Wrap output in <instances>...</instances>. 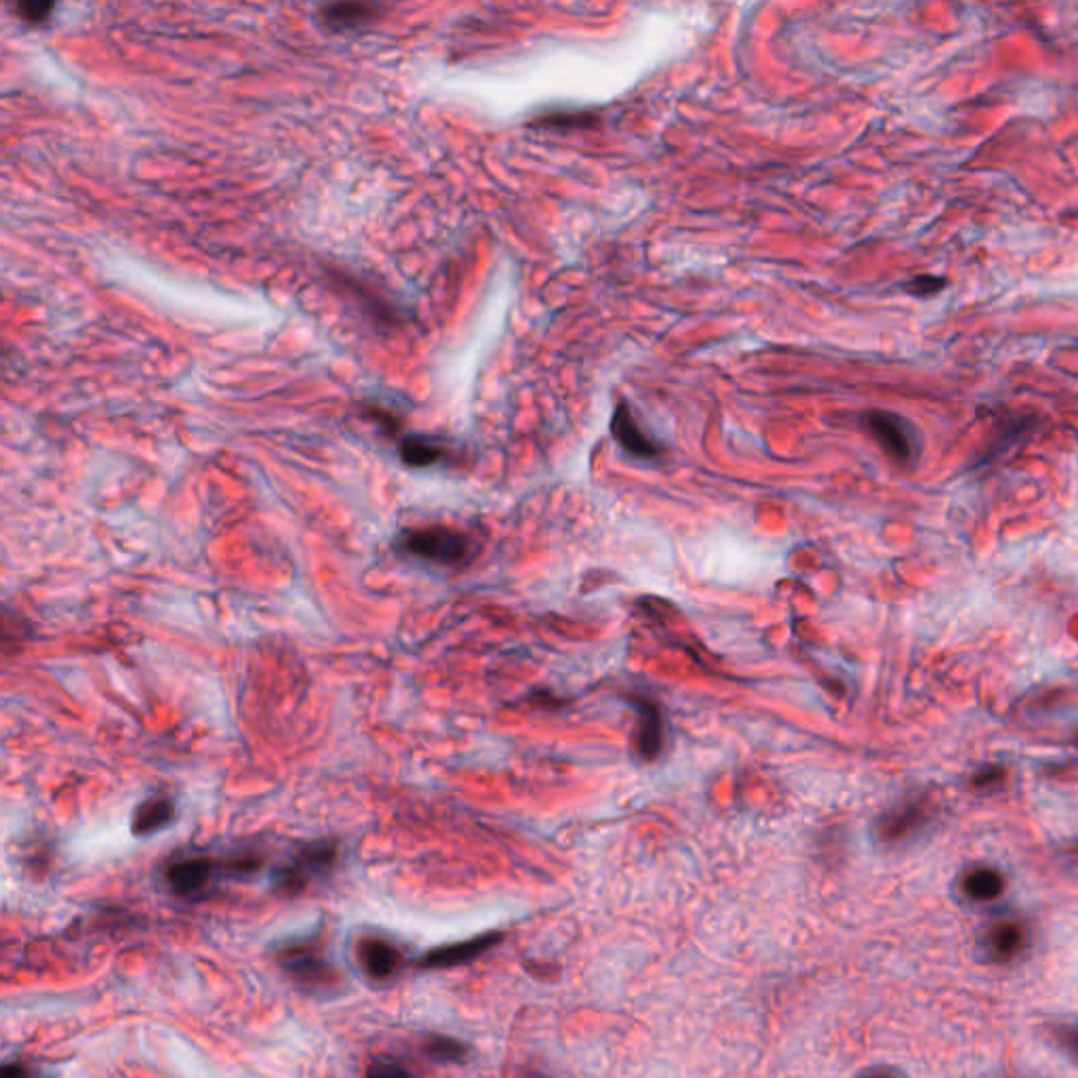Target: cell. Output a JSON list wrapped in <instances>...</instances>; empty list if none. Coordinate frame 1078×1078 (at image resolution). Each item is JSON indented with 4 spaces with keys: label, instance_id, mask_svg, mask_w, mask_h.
Instances as JSON below:
<instances>
[{
    "label": "cell",
    "instance_id": "obj_1",
    "mask_svg": "<svg viewBox=\"0 0 1078 1078\" xmlns=\"http://www.w3.org/2000/svg\"><path fill=\"white\" fill-rule=\"evenodd\" d=\"M398 548L427 563L454 567L472 559V541L468 536L449 527H422L405 529L398 539Z\"/></svg>",
    "mask_w": 1078,
    "mask_h": 1078
},
{
    "label": "cell",
    "instance_id": "obj_2",
    "mask_svg": "<svg viewBox=\"0 0 1078 1078\" xmlns=\"http://www.w3.org/2000/svg\"><path fill=\"white\" fill-rule=\"evenodd\" d=\"M338 857V845L333 841H316L304 845L283 866L272 875L274 889L283 895L302 893L314 879L325 875Z\"/></svg>",
    "mask_w": 1078,
    "mask_h": 1078
},
{
    "label": "cell",
    "instance_id": "obj_3",
    "mask_svg": "<svg viewBox=\"0 0 1078 1078\" xmlns=\"http://www.w3.org/2000/svg\"><path fill=\"white\" fill-rule=\"evenodd\" d=\"M864 426L875 436V441L898 464H910L918 454V436L904 418L889 411H868L864 415Z\"/></svg>",
    "mask_w": 1078,
    "mask_h": 1078
},
{
    "label": "cell",
    "instance_id": "obj_4",
    "mask_svg": "<svg viewBox=\"0 0 1078 1078\" xmlns=\"http://www.w3.org/2000/svg\"><path fill=\"white\" fill-rule=\"evenodd\" d=\"M279 961L304 988H325L338 977L316 944H289L279 954Z\"/></svg>",
    "mask_w": 1078,
    "mask_h": 1078
},
{
    "label": "cell",
    "instance_id": "obj_5",
    "mask_svg": "<svg viewBox=\"0 0 1078 1078\" xmlns=\"http://www.w3.org/2000/svg\"><path fill=\"white\" fill-rule=\"evenodd\" d=\"M218 870V864L209 857H184L173 862L167 868V882L171 891L179 898H197L200 895L209 882L213 879Z\"/></svg>",
    "mask_w": 1078,
    "mask_h": 1078
},
{
    "label": "cell",
    "instance_id": "obj_6",
    "mask_svg": "<svg viewBox=\"0 0 1078 1078\" xmlns=\"http://www.w3.org/2000/svg\"><path fill=\"white\" fill-rule=\"evenodd\" d=\"M632 708L638 714L636 734H634V752L643 761H655L664 750V716L657 704L645 698L630 700Z\"/></svg>",
    "mask_w": 1078,
    "mask_h": 1078
},
{
    "label": "cell",
    "instance_id": "obj_7",
    "mask_svg": "<svg viewBox=\"0 0 1078 1078\" xmlns=\"http://www.w3.org/2000/svg\"><path fill=\"white\" fill-rule=\"evenodd\" d=\"M500 939H502L500 934H487V936L474 937L468 941L434 948L420 961V966H424V969H449V966L470 963V961L484 954L489 948H493Z\"/></svg>",
    "mask_w": 1078,
    "mask_h": 1078
},
{
    "label": "cell",
    "instance_id": "obj_8",
    "mask_svg": "<svg viewBox=\"0 0 1078 1078\" xmlns=\"http://www.w3.org/2000/svg\"><path fill=\"white\" fill-rule=\"evenodd\" d=\"M611 432L613 438L622 445V449L634 457L641 459H655L661 455V445H657L652 436H647L636 420L632 418L630 409L625 405H618L613 420H611Z\"/></svg>",
    "mask_w": 1078,
    "mask_h": 1078
},
{
    "label": "cell",
    "instance_id": "obj_9",
    "mask_svg": "<svg viewBox=\"0 0 1078 1078\" xmlns=\"http://www.w3.org/2000/svg\"><path fill=\"white\" fill-rule=\"evenodd\" d=\"M925 822H927V809L923 807V802L900 805L880 818L877 823V839L887 845L900 843L909 839L910 834H914Z\"/></svg>",
    "mask_w": 1078,
    "mask_h": 1078
},
{
    "label": "cell",
    "instance_id": "obj_10",
    "mask_svg": "<svg viewBox=\"0 0 1078 1078\" xmlns=\"http://www.w3.org/2000/svg\"><path fill=\"white\" fill-rule=\"evenodd\" d=\"M386 7L363 0H340L320 7L318 17L325 26L331 30L356 28L361 24H370Z\"/></svg>",
    "mask_w": 1078,
    "mask_h": 1078
},
{
    "label": "cell",
    "instance_id": "obj_11",
    "mask_svg": "<svg viewBox=\"0 0 1078 1078\" xmlns=\"http://www.w3.org/2000/svg\"><path fill=\"white\" fill-rule=\"evenodd\" d=\"M359 961L373 980H388L397 973L402 954L395 944L379 937H367L359 946Z\"/></svg>",
    "mask_w": 1078,
    "mask_h": 1078
},
{
    "label": "cell",
    "instance_id": "obj_12",
    "mask_svg": "<svg viewBox=\"0 0 1078 1078\" xmlns=\"http://www.w3.org/2000/svg\"><path fill=\"white\" fill-rule=\"evenodd\" d=\"M1026 941H1028V934H1026L1022 923L1000 921L986 934L984 948L994 961H1011L1026 948Z\"/></svg>",
    "mask_w": 1078,
    "mask_h": 1078
},
{
    "label": "cell",
    "instance_id": "obj_13",
    "mask_svg": "<svg viewBox=\"0 0 1078 1078\" xmlns=\"http://www.w3.org/2000/svg\"><path fill=\"white\" fill-rule=\"evenodd\" d=\"M175 818V802L165 796L159 798H148L136 811L131 820V832L133 836H150L165 825H169Z\"/></svg>",
    "mask_w": 1078,
    "mask_h": 1078
},
{
    "label": "cell",
    "instance_id": "obj_14",
    "mask_svg": "<svg viewBox=\"0 0 1078 1078\" xmlns=\"http://www.w3.org/2000/svg\"><path fill=\"white\" fill-rule=\"evenodd\" d=\"M398 454L411 468H427L438 464L447 455V449L427 436H405L398 445Z\"/></svg>",
    "mask_w": 1078,
    "mask_h": 1078
},
{
    "label": "cell",
    "instance_id": "obj_15",
    "mask_svg": "<svg viewBox=\"0 0 1078 1078\" xmlns=\"http://www.w3.org/2000/svg\"><path fill=\"white\" fill-rule=\"evenodd\" d=\"M963 891L975 902H993L1005 891V879L994 868H975L966 872Z\"/></svg>",
    "mask_w": 1078,
    "mask_h": 1078
},
{
    "label": "cell",
    "instance_id": "obj_16",
    "mask_svg": "<svg viewBox=\"0 0 1078 1078\" xmlns=\"http://www.w3.org/2000/svg\"><path fill=\"white\" fill-rule=\"evenodd\" d=\"M595 122V114L584 113V110H575V113H569V110L548 113L539 116L538 120H536V125H539V127H552V129H586V127H593Z\"/></svg>",
    "mask_w": 1078,
    "mask_h": 1078
},
{
    "label": "cell",
    "instance_id": "obj_17",
    "mask_svg": "<svg viewBox=\"0 0 1078 1078\" xmlns=\"http://www.w3.org/2000/svg\"><path fill=\"white\" fill-rule=\"evenodd\" d=\"M424 1050L436 1062H459L468 1053L461 1043H457L454 1039H447V1036H432Z\"/></svg>",
    "mask_w": 1078,
    "mask_h": 1078
},
{
    "label": "cell",
    "instance_id": "obj_18",
    "mask_svg": "<svg viewBox=\"0 0 1078 1078\" xmlns=\"http://www.w3.org/2000/svg\"><path fill=\"white\" fill-rule=\"evenodd\" d=\"M946 284V279H939V277H931V274H923V277H916L912 279L906 289L910 293L918 295V297H927V295H936Z\"/></svg>",
    "mask_w": 1078,
    "mask_h": 1078
},
{
    "label": "cell",
    "instance_id": "obj_19",
    "mask_svg": "<svg viewBox=\"0 0 1078 1078\" xmlns=\"http://www.w3.org/2000/svg\"><path fill=\"white\" fill-rule=\"evenodd\" d=\"M367 1078H413L407 1068L397 1062H373L367 1070Z\"/></svg>",
    "mask_w": 1078,
    "mask_h": 1078
},
{
    "label": "cell",
    "instance_id": "obj_20",
    "mask_svg": "<svg viewBox=\"0 0 1078 1078\" xmlns=\"http://www.w3.org/2000/svg\"><path fill=\"white\" fill-rule=\"evenodd\" d=\"M17 7H20V13H22L24 20L36 24V22L45 20L51 13L54 2H45V0H22Z\"/></svg>",
    "mask_w": 1078,
    "mask_h": 1078
},
{
    "label": "cell",
    "instance_id": "obj_21",
    "mask_svg": "<svg viewBox=\"0 0 1078 1078\" xmlns=\"http://www.w3.org/2000/svg\"><path fill=\"white\" fill-rule=\"evenodd\" d=\"M1059 1043L1070 1051L1073 1055L1078 1057V1026H1073V1028H1064L1059 1032Z\"/></svg>",
    "mask_w": 1078,
    "mask_h": 1078
},
{
    "label": "cell",
    "instance_id": "obj_22",
    "mask_svg": "<svg viewBox=\"0 0 1078 1078\" xmlns=\"http://www.w3.org/2000/svg\"><path fill=\"white\" fill-rule=\"evenodd\" d=\"M0 1078H34V1075L22 1064H7L2 1068V1077Z\"/></svg>",
    "mask_w": 1078,
    "mask_h": 1078
},
{
    "label": "cell",
    "instance_id": "obj_23",
    "mask_svg": "<svg viewBox=\"0 0 1078 1078\" xmlns=\"http://www.w3.org/2000/svg\"><path fill=\"white\" fill-rule=\"evenodd\" d=\"M996 777H1000V769H984L975 775V786H991L996 782Z\"/></svg>",
    "mask_w": 1078,
    "mask_h": 1078
},
{
    "label": "cell",
    "instance_id": "obj_24",
    "mask_svg": "<svg viewBox=\"0 0 1078 1078\" xmlns=\"http://www.w3.org/2000/svg\"><path fill=\"white\" fill-rule=\"evenodd\" d=\"M868 1078H893V1077H889V1075H872V1077H868Z\"/></svg>",
    "mask_w": 1078,
    "mask_h": 1078
}]
</instances>
